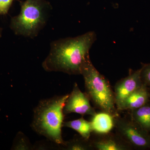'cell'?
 I'll return each instance as SVG.
<instances>
[{"label": "cell", "instance_id": "17", "mask_svg": "<svg viewBox=\"0 0 150 150\" xmlns=\"http://www.w3.org/2000/svg\"><path fill=\"white\" fill-rule=\"evenodd\" d=\"M2 33V28H0V39H1V37Z\"/></svg>", "mask_w": 150, "mask_h": 150}, {"label": "cell", "instance_id": "16", "mask_svg": "<svg viewBox=\"0 0 150 150\" xmlns=\"http://www.w3.org/2000/svg\"><path fill=\"white\" fill-rule=\"evenodd\" d=\"M14 0H0V15H4L8 13Z\"/></svg>", "mask_w": 150, "mask_h": 150}, {"label": "cell", "instance_id": "8", "mask_svg": "<svg viewBox=\"0 0 150 150\" xmlns=\"http://www.w3.org/2000/svg\"><path fill=\"white\" fill-rule=\"evenodd\" d=\"M94 150H132L127 144L116 133L111 131L104 134L93 132L90 138Z\"/></svg>", "mask_w": 150, "mask_h": 150}, {"label": "cell", "instance_id": "14", "mask_svg": "<svg viewBox=\"0 0 150 150\" xmlns=\"http://www.w3.org/2000/svg\"><path fill=\"white\" fill-rule=\"evenodd\" d=\"M13 148L16 150H29L32 147L26 136L21 132H19L17 135Z\"/></svg>", "mask_w": 150, "mask_h": 150}, {"label": "cell", "instance_id": "13", "mask_svg": "<svg viewBox=\"0 0 150 150\" xmlns=\"http://www.w3.org/2000/svg\"><path fill=\"white\" fill-rule=\"evenodd\" d=\"M62 146L66 150H94L90 139H86L81 136L75 137L65 142Z\"/></svg>", "mask_w": 150, "mask_h": 150}, {"label": "cell", "instance_id": "3", "mask_svg": "<svg viewBox=\"0 0 150 150\" xmlns=\"http://www.w3.org/2000/svg\"><path fill=\"white\" fill-rule=\"evenodd\" d=\"M81 75L84 81L85 93L94 107L114 117L119 115L110 82L96 69L91 59L83 66Z\"/></svg>", "mask_w": 150, "mask_h": 150}, {"label": "cell", "instance_id": "7", "mask_svg": "<svg viewBox=\"0 0 150 150\" xmlns=\"http://www.w3.org/2000/svg\"><path fill=\"white\" fill-rule=\"evenodd\" d=\"M141 72V68L136 71L130 70L127 76L115 83L113 91L117 110L129 96L143 85Z\"/></svg>", "mask_w": 150, "mask_h": 150}, {"label": "cell", "instance_id": "15", "mask_svg": "<svg viewBox=\"0 0 150 150\" xmlns=\"http://www.w3.org/2000/svg\"><path fill=\"white\" fill-rule=\"evenodd\" d=\"M141 77L143 84L150 87V63L142 64Z\"/></svg>", "mask_w": 150, "mask_h": 150}, {"label": "cell", "instance_id": "5", "mask_svg": "<svg viewBox=\"0 0 150 150\" xmlns=\"http://www.w3.org/2000/svg\"><path fill=\"white\" fill-rule=\"evenodd\" d=\"M115 133L133 150L150 149V133L146 131L129 116L114 117Z\"/></svg>", "mask_w": 150, "mask_h": 150}, {"label": "cell", "instance_id": "6", "mask_svg": "<svg viewBox=\"0 0 150 150\" xmlns=\"http://www.w3.org/2000/svg\"><path fill=\"white\" fill-rule=\"evenodd\" d=\"M63 111L65 115L76 113L82 115L92 116L97 113L94 108L91 106L87 95L81 90L76 83L74 84L72 91L69 94Z\"/></svg>", "mask_w": 150, "mask_h": 150}, {"label": "cell", "instance_id": "18", "mask_svg": "<svg viewBox=\"0 0 150 150\" xmlns=\"http://www.w3.org/2000/svg\"><path fill=\"white\" fill-rule=\"evenodd\" d=\"M148 89H149V94H150V87H148Z\"/></svg>", "mask_w": 150, "mask_h": 150}, {"label": "cell", "instance_id": "9", "mask_svg": "<svg viewBox=\"0 0 150 150\" xmlns=\"http://www.w3.org/2000/svg\"><path fill=\"white\" fill-rule=\"evenodd\" d=\"M149 101L148 87L143 85L123 101L118 110L119 112L123 110L131 111L142 107Z\"/></svg>", "mask_w": 150, "mask_h": 150}, {"label": "cell", "instance_id": "12", "mask_svg": "<svg viewBox=\"0 0 150 150\" xmlns=\"http://www.w3.org/2000/svg\"><path fill=\"white\" fill-rule=\"evenodd\" d=\"M63 127L74 129L86 139H89L93 132L91 122L85 120L83 117L73 121L64 122Z\"/></svg>", "mask_w": 150, "mask_h": 150}, {"label": "cell", "instance_id": "2", "mask_svg": "<svg viewBox=\"0 0 150 150\" xmlns=\"http://www.w3.org/2000/svg\"><path fill=\"white\" fill-rule=\"evenodd\" d=\"M69 94L40 100L33 109V130L59 146L64 144L62 128L64 118V107Z\"/></svg>", "mask_w": 150, "mask_h": 150}, {"label": "cell", "instance_id": "10", "mask_svg": "<svg viewBox=\"0 0 150 150\" xmlns=\"http://www.w3.org/2000/svg\"><path fill=\"white\" fill-rule=\"evenodd\" d=\"M114 117L107 112L96 113L90 121L93 132L104 134L111 131L114 129Z\"/></svg>", "mask_w": 150, "mask_h": 150}, {"label": "cell", "instance_id": "4", "mask_svg": "<svg viewBox=\"0 0 150 150\" xmlns=\"http://www.w3.org/2000/svg\"><path fill=\"white\" fill-rule=\"evenodd\" d=\"M20 5V13L11 19V28L16 35L35 37L46 24L50 4L44 0H25Z\"/></svg>", "mask_w": 150, "mask_h": 150}, {"label": "cell", "instance_id": "1", "mask_svg": "<svg viewBox=\"0 0 150 150\" xmlns=\"http://www.w3.org/2000/svg\"><path fill=\"white\" fill-rule=\"evenodd\" d=\"M96 39V33L89 31L77 37L53 41L42 63L43 69L47 72L81 75L83 66L90 59L89 51Z\"/></svg>", "mask_w": 150, "mask_h": 150}, {"label": "cell", "instance_id": "11", "mask_svg": "<svg viewBox=\"0 0 150 150\" xmlns=\"http://www.w3.org/2000/svg\"><path fill=\"white\" fill-rule=\"evenodd\" d=\"M129 115L143 129L150 133V102L137 109L129 111Z\"/></svg>", "mask_w": 150, "mask_h": 150}]
</instances>
